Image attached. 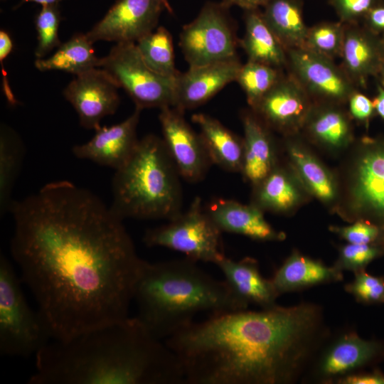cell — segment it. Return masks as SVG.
<instances>
[{
  "instance_id": "60d3db41",
  "label": "cell",
  "mask_w": 384,
  "mask_h": 384,
  "mask_svg": "<svg viewBox=\"0 0 384 384\" xmlns=\"http://www.w3.org/2000/svg\"><path fill=\"white\" fill-rule=\"evenodd\" d=\"M339 384H384V373L379 370L358 371L338 379Z\"/></svg>"
},
{
  "instance_id": "7a4b0ae2",
  "label": "cell",
  "mask_w": 384,
  "mask_h": 384,
  "mask_svg": "<svg viewBox=\"0 0 384 384\" xmlns=\"http://www.w3.org/2000/svg\"><path fill=\"white\" fill-rule=\"evenodd\" d=\"M329 332L322 309L302 302L213 314L165 340L188 384H291Z\"/></svg>"
},
{
  "instance_id": "9a60e30c",
  "label": "cell",
  "mask_w": 384,
  "mask_h": 384,
  "mask_svg": "<svg viewBox=\"0 0 384 384\" xmlns=\"http://www.w3.org/2000/svg\"><path fill=\"white\" fill-rule=\"evenodd\" d=\"M118 88L105 70L95 68L75 75L63 95L76 111L80 125L97 130L105 117L116 112L119 104Z\"/></svg>"
},
{
  "instance_id": "2e32d148",
  "label": "cell",
  "mask_w": 384,
  "mask_h": 384,
  "mask_svg": "<svg viewBox=\"0 0 384 384\" xmlns=\"http://www.w3.org/2000/svg\"><path fill=\"white\" fill-rule=\"evenodd\" d=\"M163 9L159 0H117L85 34L92 43H136L155 29Z\"/></svg>"
},
{
  "instance_id": "74e56055",
  "label": "cell",
  "mask_w": 384,
  "mask_h": 384,
  "mask_svg": "<svg viewBox=\"0 0 384 384\" xmlns=\"http://www.w3.org/2000/svg\"><path fill=\"white\" fill-rule=\"evenodd\" d=\"M329 230L351 244L384 243V229L365 220H357L349 225L330 226Z\"/></svg>"
},
{
  "instance_id": "ee69618b",
  "label": "cell",
  "mask_w": 384,
  "mask_h": 384,
  "mask_svg": "<svg viewBox=\"0 0 384 384\" xmlns=\"http://www.w3.org/2000/svg\"><path fill=\"white\" fill-rule=\"evenodd\" d=\"M373 102L375 111L384 120V88L378 86L377 94Z\"/></svg>"
},
{
  "instance_id": "1f68e13d",
  "label": "cell",
  "mask_w": 384,
  "mask_h": 384,
  "mask_svg": "<svg viewBox=\"0 0 384 384\" xmlns=\"http://www.w3.org/2000/svg\"><path fill=\"white\" fill-rule=\"evenodd\" d=\"M146 64L156 73L176 78L180 72L176 68L172 36L164 26H159L136 43Z\"/></svg>"
},
{
  "instance_id": "8992f818",
  "label": "cell",
  "mask_w": 384,
  "mask_h": 384,
  "mask_svg": "<svg viewBox=\"0 0 384 384\" xmlns=\"http://www.w3.org/2000/svg\"><path fill=\"white\" fill-rule=\"evenodd\" d=\"M21 279L4 254L0 256V354L29 357L51 340L50 330L37 309L23 294Z\"/></svg>"
},
{
  "instance_id": "ac0fdd59",
  "label": "cell",
  "mask_w": 384,
  "mask_h": 384,
  "mask_svg": "<svg viewBox=\"0 0 384 384\" xmlns=\"http://www.w3.org/2000/svg\"><path fill=\"white\" fill-rule=\"evenodd\" d=\"M242 64L238 56L198 66L189 67L176 79L174 106L185 112L212 98L235 81Z\"/></svg>"
},
{
  "instance_id": "b9f144b4",
  "label": "cell",
  "mask_w": 384,
  "mask_h": 384,
  "mask_svg": "<svg viewBox=\"0 0 384 384\" xmlns=\"http://www.w3.org/2000/svg\"><path fill=\"white\" fill-rule=\"evenodd\" d=\"M364 18L368 30L384 31V4L382 2L373 7Z\"/></svg>"
},
{
  "instance_id": "603a6c76",
  "label": "cell",
  "mask_w": 384,
  "mask_h": 384,
  "mask_svg": "<svg viewBox=\"0 0 384 384\" xmlns=\"http://www.w3.org/2000/svg\"><path fill=\"white\" fill-rule=\"evenodd\" d=\"M215 265L234 294L247 306L252 304L267 309L277 304L279 295L272 280L261 274L255 259L245 257L236 261L224 255Z\"/></svg>"
},
{
  "instance_id": "7c38bea8",
  "label": "cell",
  "mask_w": 384,
  "mask_h": 384,
  "mask_svg": "<svg viewBox=\"0 0 384 384\" xmlns=\"http://www.w3.org/2000/svg\"><path fill=\"white\" fill-rule=\"evenodd\" d=\"M314 103L289 73L251 110L271 130L289 137L304 129Z\"/></svg>"
},
{
  "instance_id": "30bf717a",
  "label": "cell",
  "mask_w": 384,
  "mask_h": 384,
  "mask_svg": "<svg viewBox=\"0 0 384 384\" xmlns=\"http://www.w3.org/2000/svg\"><path fill=\"white\" fill-rule=\"evenodd\" d=\"M225 7L223 4H207L196 18L183 27L179 46L189 67L237 56L235 32Z\"/></svg>"
},
{
  "instance_id": "d4e9b609",
  "label": "cell",
  "mask_w": 384,
  "mask_h": 384,
  "mask_svg": "<svg viewBox=\"0 0 384 384\" xmlns=\"http://www.w3.org/2000/svg\"><path fill=\"white\" fill-rule=\"evenodd\" d=\"M340 105L315 102L303 129L312 142L332 151L343 150L353 141L351 117Z\"/></svg>"
},
{
  "instance_id": "52a82bcc",
  "label": "cell",
  "mask_w": 384,
  "mask_h": 384,
  "mask_svg": "<svg viewBox=\"0 0 384 384\" xmlns=\"http://www.w3.org/2000/svg\"><path fill=\"white\" fill-rule=\"evenodd\" d=\"M344 196L336 209L343 218L365 220L384 229V138H363L348 166Z\"/></svg>"
},
{
  "instance_id": "d6a6232c",
  "label": "cell",
  "mask_w": 384,
  "mask_h": 384,
  "mask_svg": "<svg viewBox=\"0 0 384 384\" xmlns=\"http://www.w3.org/2000/svg\"><path fill=\"white\" fill-rule=\"evenodd\" d=\"M284 75L282 69L247 60L242 64L235 81L245 92L250 109H253Z\"/></svg>"
},
{
  "instance_id": "9c48e42d",
  "label": "cell",
  "mask_w": 384,
  "mask_h": 384,
  "mask_svg": "<svg viewBox=\"0 0 384 384\" xmlns=\"http://www.w3.org/2000/svg\"><path fill=\"white\" fill-rule=\"evenodd\" d=\"M99 68L123 88L140 110L174 106L176 78L161 75L144 62L135 43H117Z\"/></svg>"
},
{
  "instance_id": "7bdbcfd3",
  "label": "cell",
  "mask_w": 384,
  "mask_h": 384,
  "mask_svg": "<svg viewBox=\"0 0 384 384\" xmlns=\"http://www.w3.org/2000/svg\"><path fill=\"white\" fill-rule=\"evenodd\" d=\"M270 0H223L225 6L235 5L243 9L252 10L264 7Z\"/></svg>"
},
{
  "instance_id": "7402d4cb",
  "label": "cell",
  "mask_w": 384,
  "mask_h": 384,
  "mask_svg": "<svg viewBox=\"0 0 384 384\" xmlns=\"http://www.w3.org/2000/svg\"><path fill=\"white\" fill-rule=\"evenodd\" d=\"M243 127V162L241 173L252 186L277 165L271 129L250 109L241 114Z\"/></svg>"
},
{
  "instance_id": "836d02e7",
  "label": "cell",
  "mask_w": 384,
  "mask_h": 384,
  "mask_svg": "<svg viewBox=\"0 0 384 384\" xmlns=\"http://www.w3.org/2000/svg\"><path fill=\"white\" fill-rule=\"evenodd\" d=\"M346 24L338 22H321L308 28L303 48L334 60L342 51Z\"/></svg>"
},
{
  "instance_id": "83f0119b",
  "label": "cell",
  "mask_w": 384,
  "mask_h": 384,
  "mask_svg": "<svg viewBox=\"0 0 384 384\" xmlns=\"http://www.w3.org/2000/svg\"><path fill=\"white\" fill-rule=\"evenodd\" d=\"M245 32L240 44L247 60L279 69L287 67V50L272 31L259 9L246 10Z\"/></svg>"
},
{
  "instance_id": "f1b7e54d",
  "label": "cell",
  "mask_w": 384,
  "mask_h": 384,
  "mask_svg": "<svg viewBox=\"0 0 384 384\" xmlns=\"http://www.w3.org/2000/svg\"><path fill=\"white\" fill-rule=\"evenodd\" d=\"M262 14L286 50L304 47L309 27L304 22L302 0H270Z\"/></svg>"
},
{
  "instance_id": "44dd1931",
  "label": "cell",
  "mask_w": 384,
  "mask_h": 384,
  "mask_svg": "<svg viewBox=\"0 0 384 384\" xmlns=\"http://www.w3.org/2000/svg\"><path fill=\"white\" fill-rule=\"evenodd\" d=\"M340 57L341 68L356 87H364L370 76L380 73L384 48L369 30L360 28L358 23L346 24Z\"/></svg>"
},
{
  "instance_id": "c3c4849f",
  "label": "cell",
  "mask_w": 384,
  "mask_h": 384,
  "mask_svg": "<svg viewBox=\"0 0 384 384\" xmlns=\"http://www.w3.org/2000/svg\"><path fill=\"white\" fill-rule=\"evenodd\" d=\"M383 48H384V38H383Z\"/></svg>"
},
{
  "instance_id": "ba28073f",
  "label": "cell",
  "mask_w": 384,
  "mask_h": 384,
  "mask_svg": "<svg viewBox=\"0 0 384 384\" xmlns=\"http://www.w3.org/2000/svg\"><path fill=\"white\" fill-rule=\"evenodd\" d=\"M221 233L196 196L185 212L165 225L147 230L143 241L149 247H166L197 262L215 264L225 255Z\"/></svg>"
},
{
  "instance_id": "4dcf8cb0",
  "label": "cell",
  "mask_w": 384,
  "mask_h": 384,
  "mask_svg": "<svg viewBox=\"0 0 384 384\" xmlns=\"http://www.w3.org/2000/svg\"><path fill=\"white\" fill-rule=\"evenodd\" d=\"M26 151L19 136L2 124L0 133V215L11 212L13 190L19 176Z\"/></svg>"
},
{
  "instance_id": "484cf974",
  "label": "cell",
  "mask_w": 384,
  "mask_h": 384,
  "mask_svg": "<svg viewBox=\"0 0 384 384\" xmlns=\"http://www.w3.org/2000/svg\"><path fill=\"white\" fill-rule=\"evenodd\" d=\"M279 295L343 280L342 271L293 251L271 279Z\"/></svg>"
},
{
  "instance_id": "f35d334b",
  "label": "cell",
  "mask_w": 384,
  "mask_h": 384,
  "mask_svg": "<svg viewBox=\"0 0 384 384\" xmlns=\"http://www.w3.org/2000/svg\"><path fill=\"white\" fill-rule=\"evenodd\" d=\"M382 2V0H329L339 21L344 24L358 23L370 9Z\"/></svg>"
},
{
  "instance_id": "d6986e66",
  "label": "cell",
  "mask_w": 384,
  "mask_h": 384,
  "mask_svg": "<svg viewBox=\"0 0 384 384\" xmlns=\"http://www.w3.org/2000/svg\"><path fill=\"white\" fill-rule=\"evenodd\" d=\"M205 210L222 232L264 242L285 238L284 233L276 230L266 220L264 211L252 203L243 204L231 199L216 198Z\"/></svg>"
},
{
  "instance_id": "f546056e",
  "label": "cell",
  "mask_w": 384,
  "mask_h": 384,
  "mask_svg": "<svg viewBox=\"0 0 384 384\" xmlns=\"http://www.w3.org/2000/svg\"><path fill=\"white\" fill-rule=\"evenodd\" d=\"M92 44L85 33H76L49 58H37L35 66L42 72L60 70L75 75L99 68L100 58L95 55Z\"/></svg>"
},
{
  "instance_id": "cb8c5ba5",
  "label": "cell",
  "mask_w": 384,
  "mask_h": 384,
  "mask_svg": "<svg viewBox=\"0 0 384 384\" xmlns=\"http://www.w3.org/2000/svg\"><path fill=\"white\" fill-rule=\"evenodd\" d=\"M309 194L289 166H279L253 186L252 202L263 211L287 215L294 212Z\"/></svg>"
},
{
  "instance_id": "ab89813d",
  "label": "cell",
  "mask_w": 384,
  "mask_h": 384,
  "mask_svg": "<svg viewBox=\"0 0 384 384\" xmlns=\"http://www.w3.org/2000/svg\"><path fill=\"white\" fill-rule=\"evenodd\" d=\"M347 102L351 119L361 123L368 122L375 111L373 101L356 90L349 97Z\"/></svg>"
},
{
  "instance_id": "f6af8a7d",
  "label": "cell",
  "mask_w": 384,
  "mask_h": 384,
  "mask_svg": "<svg viewBox=\"0 0 384 384\" xmlns=\"http://www.w3.org/2000/svg\"><path fill=\"white\" fill-rule=\"evenodd\" d=\"M23 2H34L40 4L43 6L57 5L58 3L63 0H21Z\"/></svg>"
},
{
  "instance_id": "277c9868",
  "label": "cell",
  "mask_w": 384,
  "mask_h": 384,
  "mask_svg": "<svg viewBox=\"0 0 384 384\" xmlns=\"http://www.w3.org/2000/svg\"><path fill=\"white\" fill-rule=\"evenodd\" d=\"M134 300L136 317L162 341L193 322L198 313L220 314L248 307L225 280L214 279L187 257L154 263L145 261Z\"/></svg>"
},
{
  "instance_id": "5b68a950",
  "label": "cell",
  "mask_w": 384,
  "mask_h": 384,
  "mask_svg": "<svg viewBox=\"0 0 384 384\" xmlns=\"http://www.w3.org/2000/svg\"><path fill=\"white\" fill-rule=\"evenodd\" d=\"M180 177L163 139L146 135L129 160L115 170L110 206L122 220H170L182 212Z\"/></svg>"
},
{
  "instance_id": "7dc6e473",
  "label": "cell",
  "mask_w": 384,
  "mask_h": 384,
  "mask_svg": "<svg viewBox=\"0 0 384 384\" xmlns=\"http://www.w3.org/2000/svg\"><path fill=\"white\" fill-rule=\"evenodd\" d=\"M380 73H381V75H382V77H383V82H384V65H383V68H382V69H381Z\"/></svg>"
},
{
  "instance_id": "ffe728a7",
  "label": "cell",
  "mask_w": 384,
  "mask_h": 384,
  "mask_svg": "<svg viewBox=\"0 0 384 384\" xmlns=\"http://www.w3.org/2000/svg\"><path fill=\"white\" fill-rule=\"evenodd\" d=\"M287 138L289 166L308 193L323 204L336 208L340 189L335 176L304 143L292 136Z\"/></svg>"
},
{
  "instance_id": "4fadbf2b",
  "label": "cell",
  "mask_w": 384,
  "mask_h": 384,
  "mask_svg": "<svg viewBox=\"0 0 384 384\" xmlns=\"http://www.w3.org/2000/svg\"><path fill=\"white\" fill-rule=\"evenodd\" d=\"M159 119L163 140L183 178L189 182L203 179L211 163L199 133L175 107L160 109Z\"/></svg>"
},
{
  "instance_id": "bcb514c9",
  "label": "cell",
  "mask_w": 384,
  "mask_h": 384,
  "mask_svg": "<svg viewBox=\"0 0 384 384\" xmlns=\"http://www.w3.org/2000/svg\"><path fill=\"white\" fill-rule=\"evenodd\" d=\"M162 4L164 9L167 10L169 13H172V9L169 3L168 0H159Z\"/></svg>"
},
{
  "instance_id": "e575fe53",
  "label": "cell",
  "mask_w": 384,
  "mask_h": 384,
  "mask_svg": "<svg viewBox=\"0 0 384 384\" xmlns=\"http://www.w3.org/2000/svg\"><path fill=\"white\" fill-rule=\"evenodd\" d=\"M60 14L57 5L43 6L38 14L35 23L37 31V46L35 55L43 58L61 43L58 38Z\"/></svg>"
},
{
  "instance_id": "8d00e7d4",
  "label": "cell",
  "mask_w": 384,
  "mask_h": 384,
  "mask_svg": "<svg viewBox=\"0 0 384 384\" xmlns=\"http://www.w3.org/2000/svg\"><path fill=\"white\" fill-rule=\"evenodd\" d=\"M354 274L353 280L345 286V290L358 302L384 304V277L372 275L366 270Z\"/></svg>"
},
{
  "instance_id": "5bb4252c",
  "label": "cell",
  "mask_w": 384,
  "mask_h": 384,
  "mask_svg": "<svg viewBox=\"0 0 384 384\" xmlns=\"http://www.w3.org/2000/svg\"><path fill=\"white\" fill-rule=\"evenodd\" d=\"M382 359H384V342L363 339L356 332L349 331L324 348L314 365L312 375L319 383H336Z\"/></svg>"
},
{
  "instance_id": "e0dca14e",
  "label": "cell",
  "mask_w": 384,
  "mask_h": 384,
  "mask_svg": "<svg viewBox=\"0 0 384 384\" xmlns=\"http://www.w3.org/2000/svg\"><path fill=\"white\" fill-rule=\"evenodd\" d=\"M142 110L135 107L126 119L110 127H100L93 137L72 148L73 155L117 170L133 154L139 140L137 127Z\"/></svg>"
},
{
  "instance_id": "6da1fadb",
  "label": "cell",
  "mask_w": 384,
  "mask_h": 384,
  "mask_svg": "<svg viewBox=\"0 0 384 384\" xmlns=\"http://www.w3.org/2000/svg\"><path fill=\"white\" fill-rule=\"evenodd\" d=\"M11 252L52 340H66L129 316L146 260L124 220L69 181L14 201Z\"/></svg>"
},
{
  "instance_id": "8fae6325",
  "label": "cell",
  "mask_w": 384,
  "mask_h": 384,
  "mask_svg": "<svg viewBox=\"0 0 384 384\" xmlns=\"http://www.w3.org/2000/svg\"><path fill=\"white\" fill-rule=\"evenodd\" d=\"M287 67L315 102L342 104L356 87L334 60L305 48L287 50Z\"/></svg>"
},
{
  "instance_id": "4316f807",
  "label": "cell",
  "mask_w": 384,
  "mask_h": 384,
  "mask_svg": "<svg viewBox=\"0 0 384 384\" xmlns=\"http://www.w3.org/2000/svg\"><path fill=\"white\" fill-rule=\"evenodd\" d=\"M212 164L229 172H241L243 162V139L225 127L217 119L204 114L192 115Z\"/></svg>"
},
{
  "instance_id": "3957f363",
  "label": "cell",
  "mask_w": 384,
  "mask_h": 384,
  "mask_svg": "<svg viewBox=\"0 0 384 384\" xmlns=\"http://www.w3.org/2000/svg\"><path fill=\"white\" fill-rule=\"evenodd\" d=\"M35 360L28 384L185 383L176 355L136 316L51 340Z\"/></svg>"
},
{
  "instance_id": "d590c367",
  "label": "cell",
  "mask_w": 384,
  "mask_h": 384,
  "mask_svg": "<svg viewBox=\"0 0 384 384\" xmlns=\"http://www.w3.org/2000/svg\"><path fill=\"white\" fill-rule=\"evenodd\" d=\"M384 255V243L351 244L340 247L334 267L341 271L353 273L366 270L374 260Z\"/></svg>"
}]
</instances>
